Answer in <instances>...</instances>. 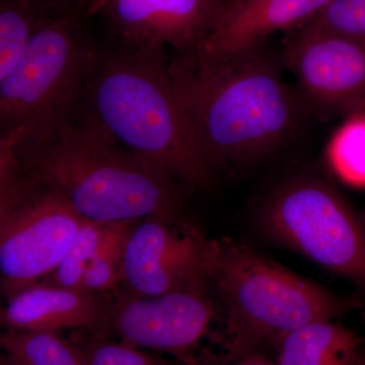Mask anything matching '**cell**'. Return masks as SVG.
I'll list each match as a JSON object with an SVG mask.
<instances>
[{"label":"cell","instance_id":"obj_1","mask_svg":"<svg viewBox=\"0 0 365 365\" xmlns=\"http://www.w3.org/2000/svg\"><path fill=\"white\" fill-rule=\"evenodd\" d=\"M280 53L267 41L218 59L175 54L170 71L218 168L272 155L294 135L307 107L287 85Z\"/></svg>","mask_w":365,"mask_h":365},{"label":"cell","instance_id":"obj_2","mask_svg":"<svg viewBox=\"0 0 365 365\" xmlns=\"http://www.w3.org/2000/svg\"><path fill=\"white\" fill-rule=\"evenodd\" d=\"M165 49L104 35L81 106L128 150L182 186L207 188L220 168L178 98Z\"/></svg>","mask_w":365,"mask_h":365},{"label":"cell","instance_id":"obj_3","mask_svg":"<svg viewBox=\"0 0 365 365\" xmlns=\"http://www.w3.org/2000/svg\"><path fill=\"white\" fill-rule=\"evenodd\" d=\"M4 136L11 138L21 172L86 220L136 222L178 212L184 186L128 150L83 106L73 121L49 135L19 140Z\"/></svg>","mask_w":365,"mask_h":365},{"label":"cell","instance_id":"obj_4","mask_svg":"<svg viewBox=\"0 0 365 365\" xmlns=\"http://www.w3.org/2000/svg\"><path fill=\"white\" fill-rule=\"evenodd\" d=\"M206 271L222 316V359L239 364H272L265 351L283 336L362 306L230 240H213Z\"/></svg>","mask_w":365,"mask_h":365},{"label":"cell","instance_id":"obj_5","mask_svg":"<svg viewBox=\"0 0 365 365\" xmlns=\"http://www.w3.org/2000/svg\"><path fill=\"white\" fill-rule=\"evenodd\" d=\"M90 0H63L0 79V134L49 135L76 119L97 55Z\"/></svg>","mask_w":365,"mask_h":365},{"label":"cell","instance_id":"obj_6","mask_svg":"<svg viewBox=\"0 0 365 365\" xmlns=\"http://www.w3.org/2000/svg\"><path fill=\"white\" fill-rule=\"evenodd\" d=\"M86 222L24 174L11 139L0 135V274L6 299L50 275Z\"/></svg>","mask_w":365,"mask_h":365},{"label":"cell","instance_id":"obj_7","mask_svg":"<svg viewBox=\"0 0 365 365\" xmlns=\"http://www.w3.org/2000/svg\"><path fill=\"white\" fill-rule=\"evenodd\" d=\"M267 239L365 290V227L324 180L300 177L268 194L257 218Z\"/></svg>","mask_w":365,"mask_h":365},{"label":"cell","instance_id":"obj_8","mask_svg":"<svg viewBox=\"0 0 365 365\" xmlns=\"http://www.w3.org/2000/svg\"><path fill=\"white\" fill-rule=\"evenodd\" d=\"M212 244L178 212L148 216L127 235L122 288L139 297H158L205 282Z\"/></svg>","mask_w":365,"mask_h":365},{"label":"cell","instance_id":"obj_9","mask_svg":"<svg viewBox=\"0 0 365 365\" xmlns=\"http://www.w3.org/2000/svg\"><path fill=\"white\" fill-rule=\"evenodd\" d=\"M209 280L158 297H139L118 287L111 295L110 333L138 348L165 351L182 361L210 335L220 307Z\"/></svg>","mask_w":365,"mask_h":365},{"label":"cell","instance_id":"obj_10","mask_svg":"<svg viewBox=\"0 0 365 365\" xmlns=\"http://www.w3.org/2000/svg\"><path fill=\"white\" fill-rule=\"evenodd\" d=\"M280 55L307 107L327 114L365 110V45L306 23L285 33Z\"/></svg>","mask_w":365,"mask_h":365},{"label":"cell","instance_id":"obj_11","mask_svg":"<svg viewBox=\"0 0 365 365\" xmlns=\"http://www.w3.org/2000/svg\"><path fill=\"white\" fill-rule=\"evenodd\" d=\"M223 0H90L105 36L138 45H162L176 54L200 49L227 11Z\"/></svg>","mask_w":365,"mask_h":365},{"label":"cell","instance_id":"obj_12","mask_svg":"<svg viewBox=\"0 0 365 365\" xmlns=\"http://www.w3.org/2000/svg\"><path fill=\"white\" fill-rule=\"evenodd\" d=\"M111 295L38 284L7 299L1 311L6 328L110 336Z\"/></svg>","mask_w":365,"mask_h":365},{"label":"cell","instance_id":"obj_13","mask_svg":"<svg viewBox=\"0 0 365 365\" xmlns=\"http://www.w3.org/2000/svg\"><path fill=\"white\" fill-rule=\"evenodd\" d=\"M331 0H240L228 4L222 20L194 54L204 59L228 56L287 33L314 18Z\"/></svg>","mask_w":365,"mask_h":365},{"label":"cell","instance_id":"obj_14","mask_svg":"<svg viewBox=\"0 0 365 365\" xmlns=\"http://www.w3.org/2000/svg\"><path fill=\"white\" fill-rule=\"evenodd\" d=\"M361 340L333 319H321L283 336L273 349L279 365L364 364Z\"/></svg>","mask_w":365,"mask_h":365},{"label":"cell","instance_id":"obj_15","mask_svg":"<svg viewBox=\"0 0 365 365\" xmlns=\"http://www.w3.org/2000/svg\"><path fill=\"white\" fill-rule=\"evenodd\" d=\"M63 0H0V79L20 61L31 41Z\"/></svg>","mask_w":365,"mask_h":365},{"label":"cell","instance_id":"obj_16","mask_svg":"<svg viewBox=\"0 0 365 365\" xmlns=\"http://www.w3.org/2000/svg\"><path fill=\"white\" fill-rule=\"evenodd\" d=\"M133 222H97L88 220L81 228L58 266L43 284L81 290L86 273ZM83 292V290H81Z\"/></svg>","mask_w":365,"mask_h":365},{"label":"cell","instance_id":"obj_17","mask_svg":"<svg viewBox=\"0 0 365 365\" xmlns=\"http://www.w3.org/2000/svg\"><path fill=\"white\" fill-rule=\"evenodd\" d=\"M0 347L2 365H86L83 349L59 333L7 328Z\"/></svg>","mask_w":365,"mask_h":365},{"label":"cell","instance_id":"obj_18","mask_svg":"<svg viewBox=\"0 0 365 365\" xmlns=\"http://www.w3.org/2000/svg\"><path fill=\"white\" fill-rule=\"evenodd\" d=\"M330 158L341 178L365 186V111L350 115L334 137Z\"/></svg>","mask_w":365,"mask_h":365},{"label":"cell","instance_id":"obj_19","mask_svg":"<svg viewBox=\"0 0 365 365\" xmlns=\"http://www.w3.org/2000/svg\"><path fill=\"white\" fill-rule=\"evenodd\" d=\"M74 342L83 349L86 365H160L167 361L158 355L121 341L113 342L109 336L86 335L76 332Z\"/></svg>","mask_w":365,"mask_h":365},{"label":"cell","instance_id":"obj_20","mask_svg":"<svg viewBox=\"0 0 365 365\" xmlns=\"http://www.w3.org/2000/svg\"><path fill=\"white\" fill-rule=\"evenodd\" d=\"M306 23L365 45V0H331Z\"/></svg>","mask_w":365,"mask_h":365},{"label":"cell","instance_id":"obj_21","mask_svg":"<svg viewBox=\"0 0 365 365\" xmlns=\"http://www.w3.org/2000/svg\"><path fill=\"white\" fill-rule=\"evenodd\" d=\"M360 218H361L362 222H364L365 227V207L362 209L359 212Z\"/></svg>","mask_w":365,"mask_h":365},{"label":"cell","instance_id":"obj_22","mask_svg":"<svg viewBox=\"0 0 365 365\" xmlns=\"http://www.w3.org/2000/svg\"><path fill=\"white\" fill-rule=\"evenodd\" d=\"M223 1H225L228 6V4H235V2L240 1V0H223Z\"/></svg>","mask_w":365,"mask_h":365},{"label":"cell","instance_id":"obj_23","mask_svg":"<svg viewBox=\"0 0 365 365\" xmlns=\"http://www.w3.org/2000/svg\"><path fill=\"white\" fill-rule=\"evenodd\" d=\"M364 111H365V110H364Z\"/></svg>","mask_w":365,"mask_h":365}]
</instances>
